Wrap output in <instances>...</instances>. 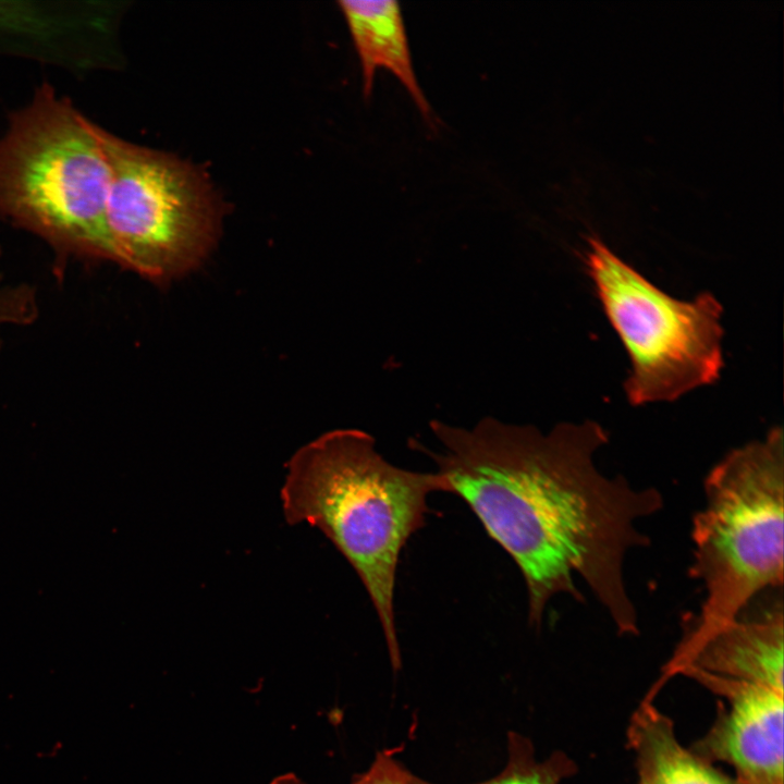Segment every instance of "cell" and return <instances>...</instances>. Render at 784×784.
<instances>
[{"label":"cell","instance_id":"6","mask_svg":"<svg viewBox=\"0 0 784 784\" xmlns=\"http://www.w3.org/2000/svg\"><path fill=\"white\" fill-rule=\"evenodd\" d=\"M585 262L630 360L624 383L630 404L674 401L718 380L724 366L722 306L711 293L677 299L595 237L588 238Z\"/></svg>","mask_w":784,"mask_h":784},{"label":"cell","instance_id":"12","mask_svg":"<svg viewBox=\"0 0 784 784\" xmlns=\"http://www.w3.org/2000/svg\"><path fill=\"white\" fill-rule=\"evenodd\" d=\"M394 750L377 752L369 769L355 777L351 784H411V772L394 757ZM269 784H307L294 773L274 777Z\"/></svg>","mask_w":784,"mask_h":784},{"label":"cell","instance_id":"5","mask_svg":"<svg viewBox=\"0 0 784 784\" xmlns=\"http://www.w3.org/2000/svg\"><path fill=\"white\" fill-rule=\"evenodd\" d=\"M109 167L106 221L114 261L156 282L195 268L216 243L221 211L192 164L96 124Z\"/></svg>","mask_w":784,"mask_h":784},{"label":"cell","instance_id":"8","mask_svg":"<svg viewBox=\"0 0 784 784\" xmlns=\"http://www.w3.org/2000/svg\"><path fill=\"white\" fill-rule=\"evenodd\" d=\"M767 592L702 644L678 674L696 670L784 694L782 588L770 591L765 599Z\"/></svg>","mask_w":784,"mask_h":784},{"label":"cell","instance_id":"2","mask_svg":"<svg viewBox=\"0 0 784 784\" xmlns=\"http://www.w3.org/2000/svg\"><path fill=\"white\" fill-rule=\"evenodd\" d=\"M449 493L439 471L399 467L359 429L328 431L302 446L286 464L280 497L290 525L320 530L359 577L380 623L391 665L402 666L395 623L401 554L426 526L428 500Z\"/></svg>","mask_w":784,"mask_h":784},{"label":"cell","instance_id":"1","mask_svg":"<svg viewBox=\"0 0 784 784\" xmlns=\"http://www.w3.org/2000/svg\"><path fill=\"white\" fill-rule=\"evenodd\" d=\"M430 430L441 449H417L519 569L531 626L555 597L585 601L578 577L618 634L639 633L625 561L650 544L637 524L659 513L664 498L598 468L596 454L608 443L602 426L562 422L542 432L485 417L470 428L432 420Z\"/></svg>","mask_w":784,"mask_h":784},{"label":"cell","instance_id":"7","mask_svg":"<svg viewBox=\"0 0 784 784\" xmlns=\"http://www.w3.org/2000/svg\"><path fill=\"white\" fill-rule=\"evenodd\" d=\"M682 674L723 696L730 706L701 743L700 751L732 764L739 784H784V694L696 670Z\"/></svg>","mask_w":784,"mask_h":784},{"label":"cell","instance_id":"9","mask_svg":"<svg viewBox=\"0 0 784 784\" xmlns=\"http://www.w3.org/2000/svg\"><path fill=\"white\" fill-rule=\"evenodd\" d=\"M338 4L359 60L364 97L371 96L377 72L385 70L405 88L428 126L434 128L437 120L415 72L399 2L343 0Z\"/></svg>","mask_w":784,"mask_h":784},{"label":"cell","instance_id":"11","mask_svg":"<svg viewBox=\"0 0 784 784\" xmlns=\"http://www.w3.org/2000/svg\"><path fill=\"white\" fill-rule=\"evenodd\" d=\"M509 758L504 769L495 776L476 784H560L562 779L572 774L574 763L562 752L538 761L532 744L518 733L507 736ZM411 784H432L412 772Z\"/></svg>","mask_w":784,"mask_h":784},{"label":"cell","instance_id":"3","mask_svg":"<svg viewBox=\"0 0 784 784\" xmlns=\"http://www.w3.org/2000/svg\"><path fill=\"white\" fill-rule=\"evenodd\" d=\"M693 517L688 575L705 598L663 669L678 674L693 653L762 593L783 587L784 443L780 427L735 448L708 471Z\"/></svg>","mask_w":784,"mask_h":784},{"label":"cell","instance_id":"10","mask_svg":"<svg viewBox=\"0 0 784 784\" xmlns=\"http://www.w3.org/2000/svg\"><path fill=\"white\" fill-rule=\"evenodd\" d=\"M627 736L636 756L638 784H739L685 749L672 721L650 701L634 714Z\"/></svg>","mask_w":784,"mask_h":784},{"label":"cell","instance_id":"4","mask_svg":"<svg viewBox=\"0 0 784 784\" xmlns=\"http://www.w3.org/2000/svg\"><path fill=\"white\" fill-rule=\"evenodd\" d=\"M96 124L49 84L37 87L0 136V218L62 254L114 261Z\"/></svg>","mask_w":784,"mask_h":784}]
</instances>
